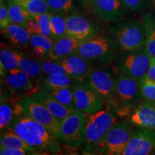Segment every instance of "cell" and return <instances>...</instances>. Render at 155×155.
<instances>
[{
	"mask_svg": "<svg viewBox=\"0 0 155 155\" xmlns=\"http://www.w3.org/2000/svg\"><path fill=\"white\" fill-rule=\"evenodd\" d=\"M18 68L26 73L36 84L40 86V81L42 77V65L39 59L25 57L21 54L19 57Z\"/></svg>",
	"mask_w": 155,
	"mask_h": 155,
	"instance_id": "603a6c76",
	"label": "cell"
},
{
	"mask_svg": "<svg viewBox=\"0 0 155 155\" xmlns=\"http://www.w3.org/2000/svg\"><path fill=\"white\" fill-rule=\"evenodd\" d=\"M120 0H92L90 10L106 22H115L124 16Z\"/></svg>",
	"mask_w": 155,
	"mask_h": 155,
	"instance_id": "5bb4252c",
	"label": "cell"
},
{
	"mask_svg": "<svg viewBox=\"0 0 155 155\" xmlns=\"http://www.w3.org/2000/svg\"><path fill=\"white\" fill-rule=\"evenodd\" d=\"M42 88V87H40ZM47 91L52 97L55 100L60 102L63 105L67 106L71 109H76L74 101V94H73V87L68 88H42Z\"/></svg>",
	"mask_w": 155,
	"mask_h": 155,
	"instance_id": "484cf974",
	"label": "cell"
},
{
	"mask_svg": "<svg viewBox=\"0 0 155 155\" xmlns=\"http://www.w3.org/2000/svg\"><path fill=\"white\" fill-rule=\"evenodd\" d=\"M85 114L75 110L60 123V140L68 147H77L83 144Z\"/></svg>",
	"mask_w": 155,
	"mask_h": 155,
	"instance_id": "8992f818",
	"label": "cell"
},
{
	"mask_svg": "<svg viewBox=\"0 0 155 155\" xmlns=\"http://www.w3.org/2000/svg\"><path fill=\"white\" fill-rule=\"evenodd\" d=\"M122 7L130 12H142L150 5V0H120Z\"/></svg>",
	"mask_w": 155,
	"mask_h": 155,
	"instance_id": "d590c367",
	"label": "cell"
},
{
	"mask_svg": "<svg viewBox=\"0 0 155 155\" xmlns=\"http://www.w3.org/2000/svg\"><path fill=\"white\" fill-rule=\"evenodd\" d=\"M23 113L40 122L58 138L60 137V123L50 113L45 106L31 96L24 97L17 101Z\"/></svg>",
	"mask_w": 155,
	"mask_h": 155,
	"instance_id": "52a82bcc",
	"label": "cell"
},
{
	"mask_svg": "<svg viewBox=\"0 0 155 155\" xmlns=\"http://www.w3.org/2000/svg\"><path fill=\"white\" fill-rule=\"evenodd\" d=\"M83 81L88 83L105 100L110 99L116 94V78L108 70L94 68Z\"/></svg>",
	"mask_w": 155,
	"mask_h": 155,
	"instance_id": "7c38bea8",
	"label": "cell"
},
{
	"mask_svg": "<svg viewBox=\"0 0 155 155\" xmlns=\"http://www.w3.org/2000/svg\"><path fill=\"white\" fill-rule=\"evenodd\" d=\"M76 109L84 114H93L102 109L104 99L85 81H78L73 86Z\"/></svg>",
	"mask_w": 155,
	"mask_h": 155,
	"instance_id": "9c48e42d",
	"label": "cell"
},
{
	"mask_svg": "<svg viewBox=\"0 0 155 155\" xmlns=\"http://www.w3.org/2000/svg\"><path fill=\"white\" fill-rule=\"evenodd\" d=\"M98 30L96 25L83 15L73 13L66 19V35L86 41L96 35Z\"/></svg>",
	"mask_w": 155,
	"mask_h": 155,
	"instance_id": "4fadbf2b",
	"label": "cell"
},
{
	"mask_svg": "<svg viewBox=\"0 0 155 155\" xmlns=\"http://www.w3.org/2000/svg\"><path fill=\"white\" fill-rule=\"evenodd\" d=\"M129 121L134 125L155 131V102L145 101L139 104L131 114Z\"/></svg>",
	"mask_w": 155,
	"mask_h": 155,
	"instance_id": "e0dca14e",
	"label": "cell"
},
{
	"mask_svg": "<svg viewBox=\"0 0 155 155\" xmlns=\"http://www.w3.org/2000/svg\"><path fill=\"white\" fill-rule=\"evenodd\" d=\"M12 107L8 101L2 99L0 105V128L2 131L8 127L13 119V116H15Z\"/></svg>",
	"mask_w": 155,
	"mask_h": 155,
	"instance_id": "1f68e13d",
	"label": "cell"
},
{
	"mask_svg": "<svg viewBox=\"0 0 155 155\" xmlns=\"http://www.w3.org/2000/svg\"><path fill=\"white\" fill-rule=\"evenodd\" d=\"M2 32L6 38L16 47L27 48L31 38V34L27 29L13 23H11Z\"/></svg>",
	"mask_w": 155,
	"mask_h": 155,
	"instance_id": "44dd1931",
	"label": "cell"
},
{
	"mask_svg": "<svg viewBox=\"0 0 155 155\" xmlns=\"http://www.w3.org/2000/svg\"><path fill=\"white\" fill-rule=\"evenodd\" d=\"M31 96L45 106L59 123L75 111L58 102L42 88H39L38 91L34 93Z\"/></svg>",
	"mask_w": 155,
	"mask_h": 155,
	"instance_id": "ac0fdd59",
	"label": "cell"
},
{
	"mask_svg": "<svg viewBox=\"0 0 155 155\" xmlns=\"http://www.w3.org/2000/svg\"><path fill=\"white\" fill-rule=\"evenodd\" d=\"M78 80L73 78L67 73H57L53 75H43L40 79V88H68L75 86Z\"/></svg>",
	"mask_w": 155,
	"mask_h": 155,
	"instance_id": "7402d4cb",
	"label": "cell"
},
{
	"mask_svg": "<svg viewBox=\"0 0 155 155\" xmlns=\"http://www.w3.org/2000/svg\"><path fill=\"white\" fill-rule=\"evenodd\" d=\"M32 17L38 22L42 35L51 38V12L33 15Z\"/></svg>",
	"mask_w": 155,
	"mask_h": 155,
	"instance_id": "e575fe53",
	"label": "cell"
},
{
	"mask_svg": "<svg viewBox=\"0 0 155 155\" xmlns=\"http://www.w3.org/2000/svg\"><path fill=\"white\" fill-rule=\"evenodd\" d=\"M133 131L127 122L114 124L98 148V154L120 155L127 147Z\"/></svg>",
	"mask_w": 155,
	"mask_h": 155,
	"instance_id": "ba28073f",
	"label": "cell"
},
{
	"mask_svg": "<svg viewBox=\"0 0 155 155\" xmlns=\"http://www.w3.org/2000/svg\"><path fill=\"white\" fill-rule=\"evenodd\" d=\"M143 25L146 31V47L152 57H155V15L147 13L143 17Z\"/></svg>",
	"mask_w": 155,
	"mask_h": 155,
	"instance_id": "4316f807",
	"label": "cell"
},
{
	"mask_svg": "<svg viewBox=\"0 0 155 155\" xmlns=\"http://www.w3.org/2000/svg\"><path fill=\"white\" fill-rule=\"evenodd\" d=\"M42 65V76L57 73H66V71L59 62L50 59H39Z\"/></svg>",
	"mask_w": 155,
	"mask_h": 155,
	"instance_id": "d6a6232c",
	"label": "cell"
},
{
	"mask_svg": "<svg viewBox=\"0 0 155 155\" xmlns=\"http://www.w3.org/2000/svg\"><path fill=\"white\" fill-rule=\"evenodd\" d=\"M109 33L116 48L122 51H131L144 47L146 31L144 25L135 20L116 23L109 28Z\"/></svg>",
	"mask_w": 155,
	"mask_h": 155,
	"instance_id": "3957f363",
	"label": "cell"
},
{
	"mask_svg": "<svg viewBox=\"0 0 155 155\" xmlns=\"http://www.w3.org/2000/svg\"><path fill=\"white\" fill-rule=\"evenodd\" d=\"M139 89L143 99L155 102V81L145 75L139 81Z\"/></svg>",
	"mask_w": 155,
	"mask_h": 155,
	"instance_id": "4dcf8cb0",
	"label": "cell"
},
{
	"mask_svg": "<svg viewBox=\"0 0 155 155\" xmlns=\"http://www.w3.org/2000/svg\"><path fill=\"white\" fill-rule=\"evenodd\" d=\"M59 63L65 70L67 74L78 81L84 80L94 69V64L77 53L63 58Z\"/></svg>",
	"mask_w": 155,
	"mask_h": 155,
	"instance_id": "2e32d148",
	"label": "cell"
},
{
	"mask_svg": "<svg viewBox=\"0 0 155 155\" xmlns=\"http://www.w3.org/2000/svg\"><path fill=\"white\" fill-rule=\"evenodd\" d=\"M66 14L64 12H51V38L55 41L66 35Z\"/></svg>",
	"mask_w": 155,
	"mask_h": 155,
	"instance_id": "f1b7e54d",
	"label": "cell"
},
{
	"mask_svg": "<svg viewBox=\"0 0 155 155\" xmlns=\"http://www.w3.org/2000/svg\"><path fill=\"white\" fill-rule=\"evenodd\" d=\"M31 16L51 12L47 0H17Z\"/></svg>",
	"mask_w": 155,
	"mask_h": 155,
	"instance_id": "f546056e",
	"label": "cell"
},
{
	"mask_svg": "<svg viewBox=\"0 0 155 155\" xmlns=\"http://www.w3.org/2000/svg\"><path fill=\"white\" fill-rule=\"evenodd\" d=\"M11 24L9 11L5 0H0V28L2 31Z\"/></svg>",
	"mask_w": 155,
	"mask_h": 155,
	"instance_id": "8d00e7d4",
	"label": "cell"
},
{
	"mask_svg": "<svg viewBox=\"0 0 155 155\" xmlns=\"http://www.w3.org/2000/svg\"><path fill=\"white\" fill-rule=\"evenodd\" d=\"M115 91L116 96L123 104L132 106V102L141 96L139 81L124 73L118 72L116 78Z\"/></svg>",
	"mask_w": 155,
	"mask_h": 155,
	"instance_id": "9a60e30c",
	"label": "cell"
},
{
	"mask_svg": "<svg viewBox=\"0 0 155 155\" xmlns=\"http://www.w3.org/2000/svg\"><path fill=\"white\" fill-rule=\"evenodd\" d=\"M83 41L65 35L54 42L48 59L59 62L68 56L76 53Z\"/></svg>",
	"mask_w": 155,
	"mask_h": 155,
	"instance_id": "d6986e66",
	"label": "cell"
},
{
	"mask_svg": "<svg viewBox=\"0 0 155 155\" xmlns=\"http://www.w3.org/2000/svg\"><path fill=\"white\" fill-rule=\"evenodd\" d=\"M8 8L11 23L18 25L25 29L28 28V20L31 15L25 10L17 0H5Z\"/></svg>",
	"mask_w": 155,
	"mask_h": 155,
	"instance_id": "cb8c5ba5",
	"label": "cell"
},
{
	"mask_svg": "<svg viewBox=\"0 0 155 155\" xmlns=\"http://www.w3.org/2000/svg\"><path fill=\"white\" fill-rule=\"evenodd\" d=\"M7 128L18 134L35 150L50 152H61L60 139L42 124L26 114L14 116Z\"/></svg>",
	"mask_w": 155,
	"mask_h": 155,
	"instance_id": "6da1fadb",
	"label": "cell"
},
{
	"mask_svg": "<svg viewBox=\"0 0 155 155\" xmlns=\"http://www.w3.org/2000/svg\"><path fill=\"white\" fill-rule=\"evenodd\" d=\"M152 154H155V150L154 151V152H153V153H152Z\"/></svg>",
	"mask_w": 155,
	"mask_h": 155,
	"instance_id": "60d3db41",
	"label": "cell"
},
{
	"mask_svg": "<svg viewBox=\"0 0 155 155\" xmlns=\"http://www.w3.org/2000/svg\"><path fill=\"white\" fill-rule=\"evenodd\" d=\"M34 152L25 150V149L19 148V147H7L1 148L0 154L1 155H25L35 154Z\"/></svg>",
	"mask_w": 155,
	"mask_h": 155,
	"instance_id": "74e56055",
	"label": "cell"
},
{
	"mask_svg": "<svg viewBox=\"0 0 155 155\" xmlns=\"http://www.w3.org/2000/svg\"><path fill=\"white\" fill-rule=\"evenodd\" d=\"M55 40L42 35H32L27 48L38 59H48Z\"/></svg>",
	"mask_w": 155,
	"mask_h": 155,
	"instance_id": "ffe728a7",
	"label": "cell"
},
{
	"mask_svg": "<svg viewBox=\"0 0 155 155\" xmlns=\"http://www.w3.org/2000/svg\"><path fill=\"white\" fill-rule=\"evenodd\" d=\"M116 123L115 114L109 107L93 114H85L83 144L86 147L83 153L98 154L100 145Z\"/></svg>",
	"mask_w": 155,
	"mask_h": 155,
	"instance_id": "7a4b0ae2",
	"label": "cell"
},
{
	"mask_svg": "<svg viewBox=\"0 0 155 155\" xmlns=\"http://www.w3.org/2000/svg\"><path fill=\"white\" fill-rule=\"evenodd\" d=\"M152 56L146 47L131 51H122L116 61L118 71L137 81L147 75Z\"/></svg>",
	"mask_w": 155,
	"mask_h": 155,
	"instance_id": "277c9868",
	"label": "cell"
},
{
	"mask_svg": "<svg viewBox=\"0 0 155 155\" xmlns=\"http://www.w3.org/2000/svg\"><path fill=\"white\" fill-rule=\"evenodd\" d=\"M51 12L68 13L74 9L73 0H47Z\"/></svg>",
	"mask_w": 155,
	"mask_h": 155,
	"instance_id": "836d02e7",
	"label": "cell"
},
{
	"mask_svg": "<svg viewBox=\"0 0 155 155\" xmlns=\"http://www.w3.org/2000/svg\"><path fill=\"white\" fill-rule=\"evenodd\" d=\"M79 4L82 6L83 7L87 9H90L91 8V3L92 0H77Z\"/></svg>",
	"mask_w": 155,
	"mask_h": 155,
	"instance_id": "ab89813d",
	"label": "cell"
},
{
	"mask_svg": "<svg viewBox=\"0 0 155 155\" xmlns=\"http://www.w3.org/2000/svg\"><path fill=\"white\" fill-rule=\"evenodd\" d=\"M2 79L12 96L17 101L32 96L40 88V86L19 68L9 71Z\"/></svg>",
	"mask_w": 155,
	"mask_h": 155,
	"instance_id": "30bf717a",
	"label": "cell"
},
{
	"mask_svg": "<svg viewBox=\"0 0 155 155\" xmlns=\"http://www.w3.org/2000/svg\"><path fill=\"white\" fill-rule=\"evenodd\" d=\"M116 45L109 37L92 38L83 41L77 53L93 64L106 63L112 60Z\"/></svg>",
	"mask_w": 155,
	"mask_h": 155,
	"instance_id": "5b68a950",
	"label": "cell"
},
{
	"mask_svg": "<svg viewBox=\"0 0 155 155\" xmlns=\"http://www.w3.org/2000/svg\"><path fill=\"white\" fill-rule=\"evenodd\" d=\"M1 148L7 147H19V148L25 149V150L35 152L33 148L29 146L18 134L12 131L11 129L6 128L3 130V133L1 134Z\"/></svg>",
	"mask_w": 155,
	"mask_h": 155,
	"instance_id": "83f0119b",
	"label": "cell"
},
{
	"mask_svg": "<svg viewBox=\"0 0 155 155\" xmlns=\"http://www.w3.org/2000/svg\"><path fill=\"white\" fill-rule=\"evenodd\" d=\"M155 150V131L141 128L133 131L122 155H148Z\"/></svg>",
	"mask_w": 155,
	"mask_h": 155,
	"instance_id": "8fae6325",
	"label": "cell"
},
{
	"mask_svg": "<svg viewBox=\"0 0 155 155\" xmlns=\"http://www.w3.org/2000/svg\"><path fill=\"white\" fill-rule=\"evenodd\" d=\"M147 75L150 78L155 81V57H152L151 58L150 66Z\"/></svg>",
	"mask_w": 155,
	"mask_h": 155,
	"instance_id": "f35d334b",
	"label": "cell"
},
{
	"mask_svg": "<svg viewBox=\"0 0 155 155\" xmlns=\"http://www.w3.org/2000/svg\"><path fill=\"white\" fill-rule=\"evenodd\" d=\"M20 55L21 53L19 52L5 48L2 45L0 53V71L2 78L6 75L9 71L18 68Z\"/></svg>",
	"mask_w": 155,
	"mask_h": 155,
	"instance_id": "d4e9b609",
	"label": "cell"
}]
</instances>
